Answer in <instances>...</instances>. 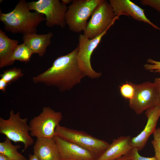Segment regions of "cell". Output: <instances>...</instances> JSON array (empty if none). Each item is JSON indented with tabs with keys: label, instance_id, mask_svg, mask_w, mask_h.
Here are the masks:
<instances>
[{
	"label": "cell",
	"instance_id": "obj_22",
	"mask_svg": "<svg viewBox=\"0 0 160 160\" xmlns=\"http://www.w3.org/2000/svg\"><path fill=\"white\" fill-rule=\"evenodd\" d=\"M153 140L151 143L153 145L156 160H160V128H156L153 132Z\"/></svg>",
	"mask_w": 160,
	"mask_h": 160
},
{
	"label": "cell",
	"instance_id": "obj_13",
	"mask_svg": "<svg viewBox=\"0 0 160 160\" xmlns=\"http://www.w3.org/2000/svg\"><path fill=\"white\" fill-rule=\"evenodd\" d=\"M145 114L147 121L144 129L137 136L131 138L130 140V144L132 147L139 151L144 147L150 136L156 129L160 117V105L147 109Z\"/></svg>",
	"mask_w": 160,
	"mask_h": 160
},
{
	"label": "cell",
	"instance_id": "obj_10",
	"mask_svg": "<svg viewBox=\"0 0 160 160\" xmlns=\"http://www.w3.org/2000/svg\"><path fill=\"white\" fill-rule=\"evenodd\" d=\"M108 30H106L99 36L91 39L87 38L83 34L79 35L77 55L78 63L85 76L92 79L98 78L101 75V73L97 72L93 69L90 59L93 52Z\"/></svg>",
	"mask_w": 160,
	"mask_h": 160
},
{
	"label": "cell",
	"instance_id": "obj_25",
	"mask_svg": "<svg viewBox=\"0 0 160 160\" xmlns=\"http://www.w3.org/2000/svg\"><path fill=\"white\" fill-rule=\"evenodd\" d=\"M138 151L136 148H133L129 153L133 160H156L154 156L146 157L142 156L139 154Z\"/></svg>",
	"mask_w": 160,
	"mask_h": 160
},
{
	"label": "cell",
	"instance_id": "obj_6",
	"mask_svg": "<svg viewBox=\"0 0 160 160\" xmlns=\"http://www.w3.org/2000/svg\"><path fill=\"white\" fill-rule=\"evenodd\" d=\"M119 17L115 15L109 2L102 0L92 14L83 34L89 39L94 38L109 29Z\"/></svg>",
	"mask_w": 160,
	"mask_h": 160
},
{
	"label": "cell",
	"instance_id": "obj_18",
	"mask_svg": "<svg viewBox=\"0 0 160 160\" xmlns=\"http://www.w3.org/2000/svg\"><path fill=\"white\" fill-rule=\"evenodd\" d=\"M21 147L20 145H14L11 140L6 137L4 141L0 143V153L6 156L9 160H28L18 152L17 150Z\"/></svg>",
	"mask_w": 160,
	"mask_h": 160
},
{
	"label": "cell",
	"instance_id": "obj_7",
	"mask_svg": "<svg viewBox=\"0 0 160 160\" xmlns=\"http://www.w3.org/2000/svg\"><path fill=\"white\" fill-rule=\"evenodd\" d=\"M62 118L60 112H56L49 107H44L42 112L30 121L31 136L36 138L54 137L55 129Z\"/></svg>",
	"mask_w": 160,
	"mask_h": 160
},
{
	"label": "cell",
	"instance_id": "obj_4",
	"mask_svg": "<svg viewBox=\"0 0 160 160\" xmlns=\"http://www.w3.org/2000/svg\"><path fill=\"white\" fill-rule=\"evenodd\" d=\"M55 136L88 150L97 158L105 151L110 144L82 131L70 129L60 125L55 129Z\"/></svg>",
	"mask_w": 160,
	"mask_h": 160
},
{
	"label": "cell",
	"instance_id": "obj_20",
	"mask_svg": "<svg viewBox=\"0 0 160 160\" xmlns=\"http://www.w3.org/2000/svg\"><path fill=\"white\" fill-rule=\"evenodd\" d=\"M23 73L21 69L14 68L6 70L0 75L1 79L6 81L9 84L14 81L19 79L23 76Z\"/></svg>",
	"mask_w": 160,
	"mask_h": 160
},
{
	"label": "cell",
	"instance_id": "obj_21",
	"mask_svg": "<svg viewBox=\"0 0 160 160\" xmlns=\"http://www.w3.org/2000/svg\"><path fill=\"white\" fill-rule=\"evenodd\" d=\"M119 87L121 94L124 98L130 100L134 97L135 90V84L126 82Z\"/></svg>",
	"mask_w": 160,
	"mask_h": 160
},
{
	"label": "cell",
	"instance_id": "obj_17",
	"mask_svg": "<svg viewBox=\"0 0 160 160\" xmlns=\"http://www.w3.org/2000/svg\"><path fill=\"white\" fill-rule=\"evenodd\" d=\"M16 40L9 38L0 29V68L13 64L11 58L15 48L18 45Z\"/></svg>",
	"mask_w": 160,
	"mask_h": 160
},
{
	"label": "cell",
	"instance_id": "obj_23",
	"mask_svg": "<svg viewBox=\"0 0 160 160\" xmlns=\"http://www.w3.org/2000/svg\"><path fill=\"white\" fill-rule=\"evenodd\" d=\"M147 62L151 64H146L144 65V67L146 70L159 73L160 74V61L149 59Z\"/></svg>",
	"mask_w": 160,
	"mask_h": 160
},
{
	"label": "cell",
	"instance_id": "obj_3",
	"mask_svg": "<svg viewBox=\"0 0 160 160\" xmlns=\"http://www.w3.org/2000/svg\"><path fill=\"white\" fill-rule=\"evenodd\" d=\"M27 118H21L19 112L15 113L11 110L7 119L0 117V133L4 135L15 143L21 142L24 145L23 151L33 145L34 140L31 136Z\"/></svg>",
	"mask_w": 160,
	"mask_h": 160
},
{
	"label": "cell",
	"instance_id": "obj_26",
	"mask_svg": "<svg viewBox=\"0 0 160 160\" xmlns=\"http://www.w3.org/2000/svg\"><path fill=\"white\" fill-rule=\"evenodd\" d=\"M9 84L2 79H0V90L3 92L6 91L7 87Z\"/></svg>",
	"mask_w": 160,
	"mask_h": 160
},
{
	"label": "cell",
	"instance_id": "obj_14",
	"mask_svg": "<svg viewBox=\"0 0 160 160\" xmlns=\"http://www.w3.org/2000/svg\"><path fill=\"white\" fill-rule=\"evenodd\" d=\"M33 151L40 160H60L59 149L54 137L37 138Z\"/></svg>",
	"mask_w": 160,
	"mask_h": 160
},
{
	"label": "cell",
	"instance_id": "obj_5",
	"mask_svg": "<svg viewBox=\"0 0 160 160\" xmlns=\"http://www.w3.org/2000/svg\"><path fill=\"white\" fill-rule=\"evenodd\" d=\"M102 0H73L65 14L66 25L71 31L76 33L84 31L87 21Z\"/></svg>",
	"mask_w": 160,
	"mask_h": 160
},
{
	"label": "cell",
	"instance_id": "obj_29",
	"mask_svg": "<svg viewBox=\"0 0 160 160\" xmlns=\"http://www.w3.org/2000/svg\"><path fill=\"white\" fill-rule=\"evenodd\" d=\"M29 160H40L34 154H29Z\"/></svg>",
	"mask_w": 160,
	"mask_h": 160
},
{
	"label": "cell",
	"instance_id": "obj_11",
	"mask_svg": "<svg viewBox=\"0 0 160 160\" xmlns=\"http://www.w3.org/2000/svg\"><path fill=\"white\" fill-rule=\"evenodd\" d=\"M115 15L119 17L125 15L134 20L148 23L154 28L160 31V28L150 21L146 16L144 10L129 0H110L109 1Z\"/></svg>",
	"mask_w": 160,
	"mask_h": 160
},
{
	"label": "cell",
	"instance_id": "obj_2",
	"mask_svg": "<svg viewBox=\"0 0 160 160\" xmlns=\"http://www.w3.org/2000/svg\"><path fill=\"white\" fill-rule=\"evenodd\" d=\"M0 21L3 23L6 31L24 35L36 33L38 26L46 19L43 14L31 12L26 1L20 0L11 12H0Z\"/></svg>",
	"mask_w": 160,
	"mask_h": 160
},
{
	"label": "cell",
	"instance_id": "obj_24",
	"mask_svg": "<svg viewBox=\"0 0 160 160\" xmlns=\"http://www.w3.org/2000/svg\"><path fill=\"white\" fill-rule=\"evenodd\" d=\"M140 2L141 5L150 6L160 13V0H141Z\"/></svg>",
	"mask_w": 160,
	"mask_h": 160
},
{
	"label": "cell",
	"instance_id": "obj_1",
	"mask_svg": "<svg viewBox=\"0 0 160 160\" xmlns=\"http://www.w3.org/2000/svg\"><path fill=\"white\" fill-rule=\"evenodd\" d=\"M78 47L69 54L60 56L51 67L33 78L36 84L54 86L60 92L71 89L79 83L85 76L80 68L77 59Z\"/></svg>",
	"mask_w": 160,
	"mask_h": 160
},
{
	"label": "cell",
	"instance_id": "obj_27",
	"mask_svg": "<svg viewBox=\"0 0 160 160\" xmlns=\"http://www.w3.org/2000/svg\"><path fill=\"white\" fill-rule=\"evenodd\" d=\"M154 83L156 87L159 94L160 98V102L159 105H160V78H156L155 79Z\"/></svg>",
	"mask_w": 160,
	"mask_h": 160
},
{
	"label": "cell",
	"instance_id": "obj_8",
	"mask_svg": "<svg viewBox=\"0 0 160 160\" xmlns=\"http://www.w3.org/2000/svg\"><path fill=\"white\" fill-rule=\"evenodd\" d=\"M31 11L33 10L45 16L46 25L49 27L55 26L64 28L66 24L65 16L68 9L58 0H39L27 3Z\"/></svg>",
	"mask_w": 160,
	"mask_h": 160
},
{
	"label": "cell",
	"instance_id": "obj_15",
	"mask_svg": "<svg viewBox=\"0 0 160 160\" xmlns=\"http://www.w3.org/2000/svg\"><path fill=\"white\" fill-rule=\"evenodd\" d=\"M130 136H123L113 140L105 151L96 160H114L129 154L133 148Z\"/></svg>",
	"mask_w": 160,
	"mask_h": 160
},
{
	"label": "cell",
	"instance_id": "obj_31",
	"mask_svg": "<svg viewBox=\"0 0 160 160\" xmlns=\"http://www.w3.org/2000/svg\"><path fill=\"white\" fill-rule=\"evenodd\" d=\"M0 160H9L5 156L0 153Z\"/></svg>",
	"mask_w": 160,
	"mask_h": 160
},
{
	"label": "cell",
	"instance_id": "obj_9",
	"mask_svg": "<svg viewBox=\"0 0 160 160\" xmlns=\"http://www.w3.org/2000/svg\"><path fill=\"white\" fill-rule=\"evenodd\" d=\"M135 92L129 100V106L138 115L147 109L159 105L160 98L154 83L148 81L135 84Z\"/></svg>",
	"mask_w": 160,
	"mask_h": 160
},
{
	"label": "cell",
	"instance_id": "obj_28",
	"mask_svg": "<svg viewBox=\"0 0 160 160\" xmlns=\"http://www.w3.org/2000/svg\"><path fill=\"white\" fill-rule=\"evenodd\" d=\"M114 160H133L129 154L123 156Z\"/></svg>",
	"mask_w": 160,
	"mask_h": 160
},
{
	"label": "cell",
	"instance_id": "obj_19",
	"mask_svg": "<svg viewBox=\"0 0 160 160\" xmlns=\"http://www.w3.org/2000/svg\"><path fill=\"white\" fill-rule=\"evenodd\" d=\"M33 54L29 48L23 43L18 45L15 48L12 57L11 61L13 64L15 60L28 62Z\"/></svg>",
	"mask_w": 160,
	"mask_h": 160
},
{
	"label": "cell",
	"instance_id": "obj_12",
	"mask_svg": "<svg viewBox=\"0 0 160 160\" xmlns=\"http://www.w3.org/2000/svg\"><path fill=\"white\" fill-rule=\"evenodd\" d=\"M58 146L60 160H96L97 157L88 150L57 136L54 137Z\"/></svg>",
	"mask_w": 160,
	"mask_h": 160
},
{
	"label": "cell",
	"instance_id": "obj_30",
	"mask_svg": "<svg viewBox=\"0 0 160 160\" xmlns=\"http://www.w3.org/2000/svg\"><path fill=\"white\" fill-rule=\"evenodd\" d=\"M72 1L73 0H62L61 3L63 5H66Z\"/></svg>",
	"mask_w": 160,
	"mask_h": 160
},
{
	"label": "cell",
	"instance_id": "obj_16",
	"mask_svg": "<svg viewBox=\"0 0 160 160\" xmlns=\"http://www.w3.org/2000/svg\"><path fill=\"white\" fill-rule=\"evenodd\" d=\"M53 33L49 32L45 34H37L36 33L23 35L24 43L33 54H37L42 57L46 53L47 47L51 44Z\"/></svg>",
	"mask_w": 160,
	"mask_h": 160
}]
</instances>
